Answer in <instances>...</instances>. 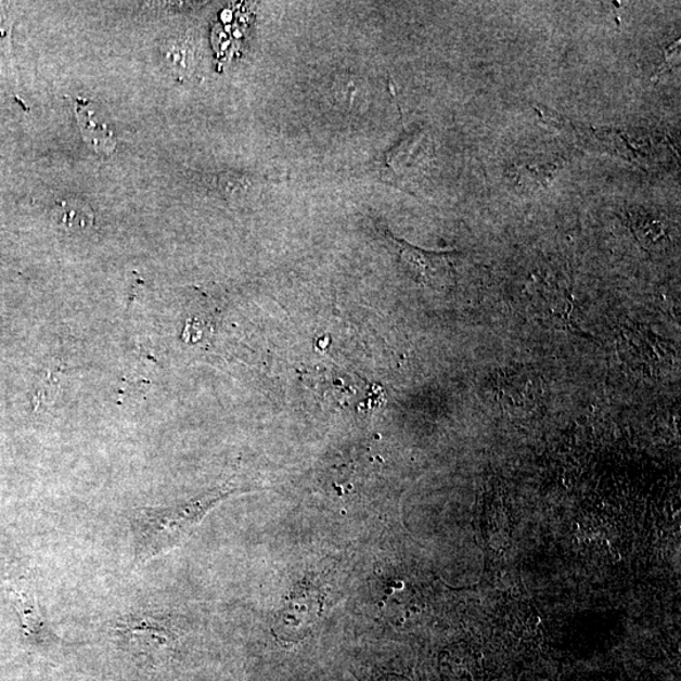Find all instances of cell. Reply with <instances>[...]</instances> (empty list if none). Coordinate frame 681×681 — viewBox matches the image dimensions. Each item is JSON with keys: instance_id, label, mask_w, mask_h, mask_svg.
<instances>
[{"instance_id": "6da1fadb", "label": "cell", "mask_w": 681, "mask_h": 681, "mask_svg": "<svg viewBox=\"0 0 681 681\" xmlns=\"http://www.w3.org/2000/svg\"><path fill=\"white\" fill-rule=\"evenodd\" d=\"M232 492L215 490L184 505L136 511L131 529L137 563L144 564L185 543L204 517Z\"/></svg>"}, {"instance_id": "7a4b0ae2", "label": "cell", "mask_w": 681, "mask_h": 681, "mask_svg": "<svg viewBox=\"0 0 681 681\" xmlns=\"http://www.w3.org/2000/svg\"><path fill=\"white\" fill-rule=\"evenodd\" d=\"M399 257L412 273L414 280L424 285H444L452 272L451 259L454 253H436L420 249L406 240L389 235Z\"/></svg>"}, {"instance_id": "3957f363", "label": "cell", "mask_w": 681, "mask_h": 681, "mask_svg": "<svg viewBox=\"0 0 681 681\" xmlns=\"http://www.w3.org/2000/svg\"><path fill=\"white\" fill-rule=\"evenodd\" d=\"M75 114L77 124L81 130L85 143L99 154L110 156L115 150L116 141L113 131L95 120V113L91 111L88 102L76 100Z\"/></svg>"}, {"instance_id": "277c9868", "label": "cell", "mask_w": 681, "mask_h": 681, "mask_svg": "<svg viewBox=\"0 0 681 681\" xmlns=\"http://www.w3.org/2000/svg\"><path fill=\"white\" fill-rule=\"evenodd\" d=\"M53 218L57 226L67 230L87 229L94 222L90 206L77 198L61 201L53 211Z\"/></svg>"}, {"instance_id": "5b68a950", "label": "cell", "mask_w": 681, "mask_h": 681, "mask_svg": "<svg viewBox=\"0 0 681 681\" xmlns=\"http://www.w3.org/2000/svg\"><path fill=\"white\" fill-rule=\"evenodd\" d=\"M8 593H10L14 607L18 611L26 633L33 637V633H36L43 626L35 593L27 588L18 590L14 587Z\"/></svg>"}, {"instance_id": "8992f818", "label": "cell", "mask_w": 681, "mask_h": 681, "mask_svg": "<svg viewBox=\"0 0 681 681\" xmlns=\"http://www.w3.org/2000/svg\"><path fill=\"white\" fill-rule=\"evenodd\" d=\"M218 188L229 198H242L249 195L257 184L249 175L226 172L219 175Z\"/></svg>"}, {"instance_id": "52a82bcc", "label": "cell", "mask_w": 681, "mask_h": 681, "mask_svg": "<svg viewBox=\"0 0 681 681\" xmlns=\"http://www.w3.org/2000/svg\"><path fill=\"white\" fill-rule=\"evenodd\" d=\"M335 99L346 107L360 106L361 97L365 95L362 83L351 75H340L335 82Z\"/></svg>"}, {"instance_id": "ba28073f", "label": "cell", "mask_w": 681, "mask_h": 681, "mask_svg": "<svg viewBox=\"0 0 681 681\" xmlns=\"http://www.w3.org/2000/svg\"><path fill=\"white\" fill-rule=\"evenodd\" d=\"M195 53L188 42H175L167 50V61L177 73L189 72Z\"/></svg>"}, {"instance_id": "9c48e42d", "label": "cell", "mask_w": 681, "mask_h": 681, "mask_svg": "<svg viewBox=\"0 0 681 681\" xmlns=\"http://www.w3.org/2000/svg\"><path fill=\"white\" fill-rule=\"evenodd\" d=\"M11 25L7 8L0 4V52L7 53L11 49Z\"/></svg>"}]
</instances>
